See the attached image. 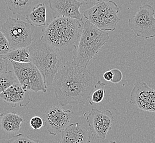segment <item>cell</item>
<instances>
[{"label":"cell","instance_id":"cell-18","mask_svg":"<svg viewBox=\"0 0 155 143\" xmlns=\"http://www.w3.org/2000/svg\"><path fill=\"white\" fill-rule=\"evenodd\" d=\"M3 57L16 62H31V55L28 47L13 49Z\"/></svg>","mask_w":155,"mask_h":143},{"label":"cell","instance_id":"cell-1","mask_svg":"<svg viewBox=\"0 0 155 143\" xmlns=\"http://www.w3.org/2000/svg\"><path fill=\"white\" fill-rule=\"evenodd\" d=\"M99 81L87 68L67 61L56 73L52 85L59 105L65 106L85 104Z\"/></svg>","mask_w":155,"mask_h":143},{"label":"cell","instance_id":"cell-16","mask_svg":"<svg viewBox=\"0 0 155 143\" xmlns=\"http://www.w3.org/2000/svg\"><path fill=\"white\" fill-rule=\"evenodd\" d=\"M5 2L13 14L26 17L39 3V0H5Z\"/></svg>","mask_w":155,"mask_h":143},{"label":"cell","instance_id":"cell-9","mask_svg":"<svg viewBox=\"0 0 155 143\" xmlns=\"http://www.w3.org/2000/svg\"><path fill=\"white\" fill-rule=\"evenodd\" d=\"M90 132L96 140H104L112 128L114 116L109 110L92 109L86 118Z\"/></svg>","mask_w":155,"mask_h":143},{"label":"cell","instance_id":"cell-19","mask_svg":"<svg viewBox=\"0 0 155 143\" xmlns=\"http://www.w3.org/2000/svg\"><path fill=\"white\" fill-rule=\"evenodd\" d=\"M19 83L14 71L10 70L0 74V93L6 90L13 84Z\"/></svg>","mask_w":155,"mask_h":143},{"label":"cell","instance_id":"cell-22","mask_svg":"<svg viewBox=\"0 0 155 143\" xmlns=\"http://www.w3.org/2000/svg\"><path fill=\"white\" fill-rule=\"evenodd\" d=\"M6 141L10 143H37L39 142V140H34L27 135L21 133L16 135Z\"/></svg>","mask_w":155,"mask_h":143},{"label":"cell","instance_id":"cell-2","mask_svg":"<svg viewBox=\"0 0 155 143\" xmlns=\"http://www.w3.org/2000/svg\"><path fill=\"white\" fill-rule=\"evenodd\" d=\"M84 26L82 20L58 16L42 30L41 39L62 52L71 50L74 52Z\"/></svg>","mask_w":155,"mask_h":143},{"label":"cell","instance_id":"cell-28","mask_svg":"<svg viewBox=\"0 0 155 143\" xmlns=\"http://www.w3.org/2000/svg\"><path fill=\"white\" fill-rule=\"evenodd\" d=\"M2 113H1V112H0V117H1V116H2Z\"/></svg>","mask_w":155,"mask_h":143},{"label":"cell","instance_id":"cell-7","mask_svg":"<svg viewBox=\"0 0 155 143\" xmlns=\"http://www.w3.org/2000/svg\"><path fill=\"white\" fill-rule=\"evenodd\" d=\"M19 84L25 90L46 93L47 87L41 71L33 63L16 62L9 61Z\"/></svg>","mask_w":155,"mask_h":143},{"label":"cell","instance_id":"cell-23","mask_svg":"<svg viewBox=\"0 0 155 143\" xmlns=\"http://www.w3.org/2000/svg\"><path fill=\"white\" fill-rule=\"evenodd\" d=\"M44 123L43 119L39 116H34L32 117L29 122L30 126L35 131H38L41 129L43 127Z\"/></svg>","mask_w":155,"mask_h":143},{"label":"cell","instance_id":"cell-14","mask_svg":"<svg viewBox=\"0 0 155 143\" xmlns=\"http://www.w3.org/2000/svg\"><path fill=\"white\" fill-rule=\"evenodd\" d=\"M49 5L59 16L82 20L80 8L83 3L78 0H49Z\"/></svg>","mask_w":155,"mask_h":143},{"label":"cell","instance_id":"cell-15","mask_svg":"<svg viewBox=\"0 0 155 143\" xmlns=\"http://www.w3.org/2000/svg\"><path fill=\"white\" fill-rule=\"evenodd\" d=\"M91 133L78 123L68 125L62 132L60 143H90Z\"/></svg>","mask_w":155,"mask_h":143},{"label":"cell","instance_id":"cell-26","mask_svg":"<svg viewBox=\"0 0 155 143\" xmlns=\"http://www.w3.org/2000/svg\"><path fill=\"white\" fill-rule=\"evenodd\" d=\"M113 72L112 71V69L110 71H106L104 74H103V78L105 81H112V79L113 78Z\"/></svg>","mask_w":155,"mask_h":143},{"label":"cell","instance_id":"cell-12","mask_svg":"<svg viewBox=\"0 0 155 143\" xmlns=\"http://www.w3.org/2000/svg\"><path fill=\"white\" fill-rule=\"evenodd\" d=\"M23 119L15 112L2 114L0 117V140L7 141L21 133Z\"/></svg>","mask_w":155,"mask_h":143},{"label":"cell","instance_id":"cell-25","mask_svg":"<svg viewBox=\"0 0 155 143\" xmlns=\"http://www.w3.org/2000/svg\"><path fill=\"white\" fill-rule=\"evenodd\" d=\"M112 70L113 72L114 75L111 82L114 84L119 83L122 80V78H123V75L121 71L117 68L113 69Z\"/></svg>","mask_w":155,"mask_h":143},{"label":"cell","instance_id":"cell-13","mask_svg":"<svg viewBox=\"0 0 155 143\" xmlns=\"http://www.w3.org/2000/svg\"><path fill=\"white\" fill-rule=\"evenodd\" d=\"M0 99L13 108L25 107L31 102L29 91L25 90L19 83L13 84L0 93Z\"/></svg>","mask_w":155,"mask_h":143},{"label":"cell","instance_id":"cell-6","mask_svg":"<svg viewBox=\"0 0 155 143\" xmlns=\"http://www.w3.org/2000/svg\"><path fill=\"white\" fill-rule=\"evenodd\" d=\"M35 27L21 19L8 17L1 28L13 49L29 47L33 40Z\"/></svg>","mask_w":155,"mask_h":143},{"label":"cell","instance_id":"cell-8","mask_svg":"<svg viewBox=\"0 0 155 143\" xmlns=\"http://www.w3.org/2000/svg\"><path fill=\"white\" fill-rule=\"evenodd\" d=\"M155 10L150 5L140 7L129 19V27L137 37L149 39L155 37Z\"/></svg>","mask_w":155,"mask_h":143},{"label":"cell","instance_id":"cell-20","mask_svg":"<svg viewBox=\"0 0 155 143\" xmlns=\"http://www.w3.org/2000/svg\"><path fill=\"white\" fill-rule=\"evenodd\" d=\"M105 87L106 84L100 81L98 87L91 94L88 100L91 105H93L94 103H99L102 101L106 93Z\"/></svg>","mask_w":155,"mask_h":143},{"label":"cell","instance_id":"cell-27","mask_svg":"<svg viewBox=\"0 0 155 143\" xmlns=\"http://www.w3.org/2000/svg\"><path fill=\"white\" fill-rule=\"evenodd\" d=\"M81 1H86V2H87V1H93L94 0H81ZM95 1H99L100 0H95Z\"/></svg>","mask_w":155,"mask_h":143},{"label":"cell","instance_id":"cell-3","mask_svg":"<svg viewBox=\"0 0 155 143\" xmlns=\"http://www.w3.org/2000/svg\"><path fill=\"white\" fill-rule=\"evenodd\" d=\"M109 39V35L107 32L99 29L87 20L84 23L79 43L73 52L71 62L87 68L90 61L107 43Z\"/></svg>","mask_w":155,"mask_h":143},{"label":"cell","instance_id":"cell-10","mask_svg":"<svg viewBox=\"0 0 155 143\" xmlns=\"http://www.w3.org/2000/svg\"><path fill=\"white\" fill-rule=\"evenodd\" d=\"M71 116V110H65L59 106L47 109L43 114V119L49 133L56 136L61 133L68 126Z\"/></svg>","mask_w":155,"mask_h":143},{"label":"cell","instance_id":"cell-21","mask_svg":"<svg viewBox=\"0 0 155 143\" xmlns=\"http://www.w3.org/2000/svg\"><path fill=\"white\" fill-rule=\"evenodd\" d=\"M12 50L9 42L0 29V56H4Z\"/></svg>","mask_w":155,"mask_h":143},{"label":"cell","instance_id":"cell-17","mask_svg":"<svg viewBox=\"0 0 155 143\" xmlns=\"http://www.w3.org/2000/svg\"><path fill=\"white\" fill-rule=\"evenodd\" d=\"M25 18L27 22L35 27L45 26L47 24V9L44 3H39L34 7Z\"/></svg>","mask_w":155,"mask_h":143},{"label":"cell","instance_id":"cell-24","mask_svg":"<svg viewBox=\"0 0 155 143\" xmlns=\"http://www.w3.org/2000/svg\"><path fill=\"white\" fill-rule=\"evenodd\" d=\"M10 62L8 59L5 58L2 56H0V74L6 73L10 71L9 64Z\"/></svg>","mask_w":155,"mask_h":143},{"label":"cell","instance_id":"cell-5","mask_svg":"<svg viewBox=\"0 0 155 143\" xmlns=\"http://www.w3.org/2000/svg\"><path fill=\"white\" fill-rule=\"evenodd\" d=\"M119 8L113 1L100 0L93 7L86 10L84 16L87 20L104 31H114L120 19L118 17Z\"/></svg>","mask_w":155,"mask_h":143},{"label":"cell","instance_id":"cell-11","mask_svg":"<svg viewBox=\"0 0 155 143\" xmlns=\"http://www.w3.org/2000/svg\"><path fill=\"white\" fill-rule=\"evenodd\" d=\"M129 103L143 111L155 113V90L144 81L136 82L131 91Z\"/></svg>","mask_w":155,"mask_h":143},{"label":"cell","instance_id":"cell-4","mask_svg":"<svg viewBox=\"0 0 155 143\" xmlns=\"http://www.w3.org/2000/svg\"><path fill=\"white\" fill-rule=\"evenodd\" d=\"M28 48L31 62L41 71L47 87H49L53 84L58 72L66 62L62 59V52L41 39L33 40Z\"/></svg>","mask_w":155,"mask_h":143}]
</instances>
